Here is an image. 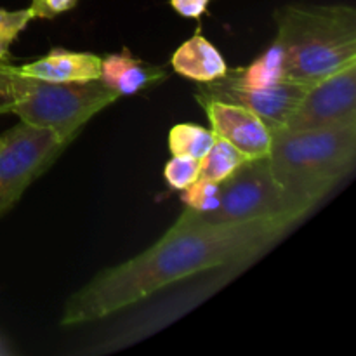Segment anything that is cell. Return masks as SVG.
<instances>
[{"mask_svg": "<svg viewBox=\"0 0 356 356\" xmlns=\"http://www.w3.org/2000/svg\"><path fill=\"white\" fill-rule=\"evenodd\" d=\"M289 229L291 226L271 221L211 225L186 207L152 247L101 271L70 296L61 325L97 322L152 298L162 289L216 268L247 266Z\"/></svg>", "mask_w": 356, "mask_h": 356, "instance_id": "cell-1", "label": "cell"}, {"mask_svg": "<svg viewBox=\"0 0 356 356\" xmlns=\"http://www.w3.org/2000/svg\"><path fill=\"white\" fill-rule=\"evenodd\" d=\"M275 21L270 52L280 79L313 83L356 63L355 7L285 6Z\"/></svg>", "mask_w": 356, "mask_h": 356, "instance_id": "cell-2", "label": "cell"}, {"mask_svg": "<svg viewBox=\"0 0 356 356\" xmlns=\"http://www.w3.org/2000/svg\"><path fill=\"white\" fill-rule=\"evenodd\" d=\"M356 120L309 131L278 129L268 165L282 190L309 211L353 169Z\"/></svg>", "mask_w": 356, "mask_h": 356, "instance_id": "cell-3", "label": "cell"}, {"mask_svg": "<svg viewBox=\"0 0 356 356\" xmlns=\"http://www.w3.org/2000/svg\"><path fill=\"white\" fill-rule=\"evenodd\" d=\"M0 80L13 101V111L21 122L54 131L70 143L80 129L118 99V94L101 79L90 82L56 83L21 76L0 61Z\"/></svg>", "mask_w": 356, "mask_h": 356, "instance_id": "cell-4", "label": "cell"}, {"mask_svg": "<svg viewBox=\"0 0 356 356\" xmlns=\"http://www.w3.org/2000/svg\"><path fill=\"white\" fill-rule=\"evenodd\" d=\"M309 212L282 190L271 174L268 159H256L245 160L232 176L221 181L218 209L207 214L197 212V216L211 225L271 221L292 228Z\"/></svg>", "mask_w": 356, "mask_h": 356, "instance_id": "cell-5", "label": "cell"}, {"mask_svg": "<svg viewBox=\"0 0 356 356\" xmlns=\"http://www.w3.org/2000/svg\"><path fill=\"white\" fill-rule=\"evenodd\" d=\"M54 131L19 122L0 136V218L66 148Z\"/></svg>", "mask_w": 356, "mask_h": 356, "instance_id": "cell-6", "label": "cell"}, {"mask_svg": "<svg viewBox=\"0 0 356 356\" xmlns=\"http://www.w3.org/2000/svg\"><path fill=\"white\" fill-rule=\"evenodd\" d=\"M309 86L312 83L285 79H278L263 86H247L236 80L228 70L221 79L202 83L195 92V97L216 99L247 108L263 118L268 127L275 132L284 129L285 122Z\"/></svg>", "mask_w": 356, "mask_h": 356, "instance_id": "cell-7", "label": "cell"}, {"mask_svg": "<svg viewBox=\"0 0 356 356\" xmlns=\"http://www.w3.org/2000/svg\"><path fill=\"white\" fill-rule=\"evenodd\" d=\"M356 120V63L308 87L285 131H309Z\"/></svg>", "mask_w": 356, "mask_h": 356, "instance_id": "cell-8", "label": "cell"}, {"mask_svg": "<svg viewBox=\"0 0 356 356\" xmlns=\"http://www.w3.org/2000/svg\"><path fill=\"white\" fill-rule=\"evenodd\" d=\"M200 106L207 113L211 131L216 138H221L235 146L247 160L266 159L270 153L273 131L266 122L254 111L238 104L222 103L216 99L197 97Z\"/></svg>", "mask_w": 356, "mask_h": 356, "instance_id": "cell-9", "label": "cell"}, {"mask_svg": "<svg viewBox=\"0 0 356 356\" xmlns=\"http://www.w3.org/2000/svg\"><path fill=\"white\" fill-rule=\"evenodd\" d=\"M99 56L92 52H76L66 49H52L49 54L26 65H9L14 73L28 79L45 80V82L68 83L90 82L101 76Z\"/></svg>", "mask_w": 356, "mask_h": 356, "instance_id": "cell-10", "label": "cell"}, {"mask_svg": "<svg viewBox=\"0 0 356 356\" xmlns=\"http://www.w3.org/2000/svg\"><path fill=\"white\" fill-rule=\"evenodd\" d=\"M101 80L118 96H132L139 90L167 79V72L152 63L134 58L129 49L101 61Z\"/></svg>", "mask_w": 356, "mask_h": 356, "instance_id": "cell-11", "label": "cell"}, {"mask_svg": "<svg viewBox=\"0 0 356 356\" xmlns=\"http://www.w3.org/2000/svg\"><path fill=\"white\" fill-rule=\"evenodd\" d=\"M170 65L181 76L198 83L218 80L228 72L222 54L200 33V30L176 49L170 58Z\"/></svg>", "mask_w": 356, "mask_h": 356, "instance_id": "cell-12", "label": "cell"}, {"mask_svg": "<svg viewBox=\"0 0 356 356\" xmlns=\"http://www.w3.org/2000/svg\"><path fill=\"white\" fill-rule=\"evenodd\" d=\"M216 141V134L211 129L195 124H177L169 132V148L172 155L190 156L202 160L209 153Z\"/></svg>", "mask_w": 356, "mask_h": 356, "instance_id": "cell-13", "label": "cell"}, {"mask_svg": "<svg viewBox=\"0 0 356 356\" xmlns=\"http://www.w3.org/2000/svg\"><path fill=\"white\" fill-rule=\"evenodd\" d=\"M245 160V156H243L235 146H232L228 141H225V139L216 138L212 148L209 149L207 155L202 159L200 174H198V177H200V179L214 181V183H221L226 177L232 176Z\"/></svg>", "mask_w": 356, "mask_h": 356, "instance_id": "cell-14", "label": "cell"}, {"mask_svg": "<svg viewBox=\"0 0 356 356\" xmlns=\"http://www.w3.org/2000/svg\"><path fill=\"white\" fill-rule=\"evenodd\" d=\"M31 19H33V13L30 7L19 10L0 9V61L9 59L10 45Z\"/></svg>", "mask_w": 356, "mask_h": 356, "instance_id": "cell-15", "label": "cell"}, {"mask_svg": "<svg viewBox=\"0 0 356 356\" xmlns=\"http://www.w3.org/2000/svg\"><path fill=\"white\" fill-rule=\"evenodd\" d=\"M183 193V200L186 207L193 209L195 212H200V214H207V212L218 209L219 200H221V183L198 177Z\"/></svg>", "mask_w": 356, "mask_h": 356, "instance_id": "cell-16", "label": "cell"}, {"mask_svg": "<svg viewBox=\"0 0 356 356\" xmlns=\"http://www.w3.org/2000/svg\"><path fill=\"white\" fill-rule=\"evenodd\" d=\"M200 162L202 160L190 159V156L172 155V159L167 162L165 169H163L167 184L177 191H184L186 188H190L198 179Z\"/></svg>", "mask_w": 356, "mask_h": 356, "instance_id": "cell-17", "label": "cell"}, {"mask_svg": "<svg viewBox=\"0 0 356 356\" xmlns=\"http://www.w3.org/2000/svg\"><path fill=\"white\" fill-rule=\"evenodd\" d=\"M76 6V0H33L30 6L33 17H54Z\"/></svg>", "mask_w": 356, "mask_h": 356, "instance_id": "cell-18", "label": "cell"}, {"mask_svg": "<svg viewBox=\"0 0 356 356\" xmlns=\"http://www.w3.org/2000/svg\"><path fill=\"white\" fill-rule=\"evenodd\" d=\"M211 0H170V6L181 14L183 17H193V19H200L205 13Z\"/></svg>", "mask_w": 356, "mask_h": 356, "instance_id": "cell-19", "label": "cell"}, {"mask_svg": "<svg viewBox=\"0 0 356 356\" xmlns=\"http://www.w3.org/2000/svg\"><path fill=\"white\" fill-rule=\"evenodd\" d=\"M10 111H13V101L7 96L6 89L2 86V80H0V115L10 113Z\"/></svg>", "mask_w": 356, "mask_h": 356, "instance_id": "cell-20", "label": "cell"}]
</instances>
